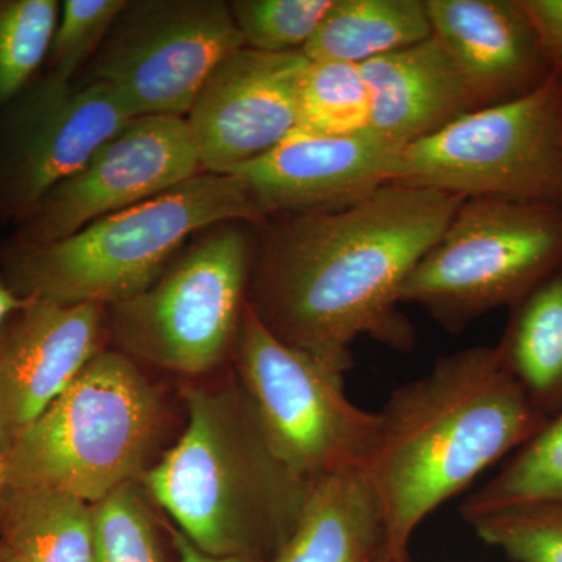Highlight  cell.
<instances>
[{"label": "cell", "mask_w": 562, "mask_h": 562, "mask_svg": "<svg viewBox=\"0 0 562 562\" xmlns=\"http://www.w3.org/2000/svg\"><path fill=\"white\" fill-rule=\"evenodd\" d=\"M462 201L390 183L339 209L265 217L247 305L281 341L342 373L361 336L409 351L416 331L401 308L403 283Z\"/></svg>", "instance_id": "cell-1"}, {"label": "cell", "mask_w": 562, "mask_h": 562, "mask_svg": "<svg viewBox=\"0 0 562 562\" xmlns=\"http://www.w3.org/2000/svg\"><path fill=\"white\" fill-rule=\"evenodd\" d=\"M366 465L384 516V552L408 562L419 525L442 503L503 462L542 427L495 346L438 358L384 403Z\"/></svg>", "instance_id": "cell-2"}, {"label": "cell", "mask_w": 562, "mask_h": 562, "mask_svg": "<svg viewBox=\"0 0 562 562\" xmlns=\"http://www.w3.org/2000/svg\"><path fill=\"white\" fill-rule=\"evenodd\" d=\"M187 425L139 483L177 530L214 557L271 561L312 482L269 442L233 369L183 390Z\"/></svg>", "instance_id": "cell-3"}, {"label": "cell", "mask_w": 562, "mask_h": 562, "mask_svg": "<svg viewBox=\"0 0 562 562\" xmlns=\"http://www.w3.org/2000/svg\"><path fill=\"white\" fill-rule=\"evenodd\" d=\"M238 177L202 172L58 241L0 244V276L24 299L113 306L147 290L199 233L265 220Z\"/></svg>", "instance_id": "cell-4"}, {"label": "cell", "mask_w": 562, "mask_h": 562, "mask_svg": "<svg viewBox=\"0 0 562 562\" xmlns=\"http://www.w3.org/2000/svg\"><path fill=\"white\" fill-rule=\"evenodd\" d=\"M169 424L160 384L120 350H102L5 452L9 487H46L95 503L139 482Z\"/></svg>", "instance_id": "cell-5"}, {"label": "cell", "mask_w": 562, "mask_h": 562, "mask_svg": "<svg viewBox=\"0 0 562 562\" xmlns=\"http://www.w3.org/2000/svg\"><path fill=\"white\" fill-rule=\"evenodd\" d=\"M254 250L250 222H222L195 235L147 290L109 306L113 349L190 382L231 369Z\"/></svg>", "instance_id": "cell-6"}, {"label": "cell", "mask_w": 562, "mask_h": 562, "mask_svg": "<svg viewBox=\"0 0 562 562\" xmlns=\"http://www.w3.org/2000/svg\"><path fill=\"white\" fill-rule=\"evenodd\" d=\"M561 266V205L464 199L403 283L401 302L461 333L484 314L514 308Z\"/></svg>", "instance_id": "cell-7"}, {"label": "cell", "mask_w": 562, "mask_h": 562, "mask_svg": "<svg viewBox=\"0 0 562 562\" xmlns=\"http://www.w3.org/2000/svg\"><path fill=\"white\" fill-rule=\"evenodd\" d=\"M394 183L562 206V76L403 147Z\"/></svg>", "instance_id": "cell-8"}, {"label": "cell", "mask_w": 562, "mask_h": 562, "mask_svg": "<svg viewBox=\"0 0 562 562\" xmlns=\"http://www.w3.org/2000/svg\"><path fill=\"white\" fill-rule=\"evenodd\" d=\"M232 369L277 454L308 480L366 469L380 432L344 391V373L273 336L246 306Z\"/></svg>", "instance_id": "cell-9"}, {"label": "cell", "mask_w": 562, "mask_h": 562, "mask_svg": "<svg viewBox=\"0 0 562 562\" xmlns=\"http://www.w3.org/2000/svg\"><path fill=\"white\" fill-rule=\"evenodd\" d=\"M244 47L224 0H127L81 81H102L132 117H187L213 70Z\"/></svg>", "instance_id": "cell-10"}, {"label": "cell", "mask_w": 562, "mask_h": 562, "mask_svg": "<svg viewBox=\"0 0 562 562\" xmlns=\"http://www.w3.org/2000/svg\"><path fill=\"white\" fill-rule=\"evenodd\" d=\"M133 120L102 81H61L43 70L0 109V222L20 225Z\"/></svg>", "instance_id": "cell-11"}, {"label": "cell", "mask_w": 562, "mask_h": 562, "mask_svg": "<svg viewBox=\"0 0 562 562\" xmlns=\"http://www.w3.org/2000/svg\"><path fill=\"white\" fill-rule=\"evenodd\" d=\"M202 172L184 117H133L79 171L47 192L9 241L20 246L58 241Z\"/></svg>", "instance_id": "cell-12"}, {"label": "cell", "mask_w": 562, "mask_h": 562, "mask_svg": "<svg viewBox=\"0 0 562 562\" xmlns=\"http://www.w3.org/2000/svg\"><path fill=\"white\" fill-rule=\"evenodd\" d=\"M306 63L241 47L213 70L184 117L203 172L232 173L299 131Z\"/></svg>", "instance_id": "cell-13"}, {"label": "cell", "mask_w": 562, "mask_h": 562, "mask_svg": "<svg viewBox=\"0 0 562 562\" xmlns=\"http://www.w3.org/2000/svg\"><path fill=\"white\" fill-rule=\"evenodd\" d=\"M109 342L99 303L29 299L0 335V449L5 453Z\"/></svg>", "instance_id": "cell-14"}, {"label": "cell", "mask_w": 562, "mask_h": 562, "mask_svg": "<svg viewBox=\"0 0 562 562\" xmlns=\"http://www.w3.org/2000/svg\"><path fill=\"white\" fill-rule=\"evenodd\" d=\"M402 144L380 133L295 132L232 172L265 216L316 213L349 205L394 183Z\"/></svg>", "instance_id": "cell-15"}, {"label": "cell", "mask_w": 562, "mask_h": 562, "mask_svg": "<svg viewBox=\"0 0 562 562\" xmlns=\"http://www.w3.org/2000/svg\"><path fill=\"white\" fill-rule=\"evenodd\" d=\"M427 9L480 109L522 98L552 76L519 0H427Z\"/></svg>", "instance_id": "cell-16"}, {"label": "cell", "mask_w": 562, "mask_h": 562, "mask_svg": "<svg viewBox=\"0 0 562 562\" xmlns=\"http://www.w3.org/2000/svg\"><path fill=\"white\" fill-rule=\"evenodd\" d=\"M371 92V131L408 146L435 135L479 102L435 35L361 65Z\"/></svg>", "instance_id": "cell-17"}, {"label": "cell", "mask_w": 562, "mask_h": 562, "mask_svg": "<svg viewBox=\"0 0 562 562\" xmlns=\"http://www.w3.org/2000/svg\"><path fill=\"white\" fill-rule=\"evenodd\" d=\"M384 536L368 472L349 469L314 480L297 525L269 562H373Z\"/></svg>", "instance_id": "cell-18"}, {"label": "cell", "mask_w": 562, "mask_h": 562, "mask_svg": "<svg viewBox=\"0 0 562 562\" xmlns=\"http://www.w3.org/2000/svg\"><path fill=\"white\" fill-rule=\"evenodd\" d=\"M509 312L495 349L532 408L550 419L562 409V266Z\"/></svg>", "instance_id": "cell-19"}, {"label": "cell", "mask_w": 562, "mask_h": 562, "mask_svg": "<svg viewBox=\"0 0 562 562\" xmlns=\"http://www.w3.org/2000/svg\"><path fill=\"white\" fill-rule=\"evenodd\" d=\"M94 520L83 498L46 487H7L0 543L24 562H92Z\"/></svg>", "instance_id": "cell-20"}, {"label": "cell", "mask_w": 562, "mask_h": 562, "mask_svg": "<svg viewBox=\"0 0 562 562\" xmlns=\"http://www.w3.org/2000/svg\"><path fill=\"white\" fill-rule=\"evenodd\" d=\"M431 36L427 0H333L302 52L308 60L361 66Z\"/></svg>", "instance_id": "cell-21"}, {"label": "cell", "mask_w": 562, "mask_h": 562, "mask_svg": "<svg viewBox=\"0 0 562 562\" xmlns=\"http://www.w3.org/2000/svg\"><path fill=\"white\" fill-rule=\"evenodd\" d=\"M532 502L562 503V409L509 454L501 471L465 497L460 513L464 517Z\"/></svg>", "instance_id": "cell-22"}, {"label": "cell", "mask_w": 562, "mask_h": 562, "mask_svg": "<svg viewBox=\"0 0 562 562\" xmlns=\"http://www.w3.org/2000/svg\"><path fill=\"white\" fill-rule=\"evenodd\" d=\"M371 125V92L360 65L308 60L301 83L297 132L350 135Z\"/></svg>", "instance_id": "cell-23"}, {"label": "cell", "mask_w": 562, "mask_h": 562, "mask_svg": "<svg viewBox=\"0 0 562 562\" xmlns=\"http://www.w3.org/2000/svg\"><path fill=\"white\" fill-rule=\"evenodd\" d=\"M60 3L58 0H0V109L43 70Z\"/></svg>", "instance_id": "cell-24"}, {"label": "cell", "mask_w": 562, "mask_h": 562, "mask_svg": "<svg viewBox=\"0 0 562 562\" xmlns=\"http://www.w3.org/2000/svg\"><path fill=\"white\" fill-rule=\"evenodd\" d=\"M139 482L92 503V562H165L157 517Z\"/></svg>", "instance_id": "cell-25"}, {"label": "cell", "mask_w": 562, "mask_h": 562, "mask_svg": "<svg viewBox=\"0 0 562 562\" xmlns=\"http://www.w3.org/2000/svg\"><path fill=\"white\" fill-rule=\"evenodd\" d=\"M462 519L513 562H562V503H517Z\"/></svg>", "instance_id": "cell-26"}, {"label": "cell", "mask_w": 562, "mask_h": 562, "mask_svg": "<svg viewBox=\"0 0 562 562\" xmlns=\"http://www.w3.org/2000/svg\"><path fill=\"white\" fill-rule=\"evenodd\" d=\"M331 3L333 0H232L228 5L244 47L288 54L303 50Z\"/></svg>", "instance_id": "cell-27"}, {"label": "cell", "mask_w": 562, "mask_h": 562, "mask_svg": "<svg viewBox=\"0 0 562 562\" xmlns=\"http://www.w3.org/2000/svg\"><path fill=\"white\" fill-rule=\"evenodd\" d=\"M127 0H63L43 72L76 81L101 49Z\"/></svg>", "instance_id": "cell-28"}, {"label": "cell", "mask_w": 562, "mask_h": 562, "mask_svg": "<svg viewBox=\"0 0 562 562\" xmlns=\"http://www.w3.org/2000/svg\"><path fill=\"white\" fill-rule=\"evenodd\" d=\"M543 57L562 76V0H519Z\"/></svg>", "instance_id": "cell-29"}, {"label": "cell", "mask_w": 562, "mask_h": 562, "mask_svg": "<svg viewBox=\"0 0 562 562\" xmlns=\"http://www.w3.org/2000/svg\"><path fill=\"white\" fill-rule=\"evenodd\" d=\"M166 528H168L172 546L176 547L177 557H179L177 562H268L250 557H214V554L202 552L194 543L188 541L177 528H173V525H168Z\"/></svg>", "instance_id": "cell-30"}, {"label": "cell", "mask_w": 562, "mask_h": 562, "mask_svg": "<svg viewBox=\"0 0 562 562\" xmlns=\"http://www.w3.org/2000/svg\"><path fill=\"white\" fill-rule=\"evenodd\" d=\"M27 302L29 299L18 295L0 276V335H2L3 328L9 324L11 317L24 308Z\"/></svg>", "instance_id": "cell-31"}, {"label": "cell", "mask_w": 562, "mask_h": 562, "mask_svg": "<svg viewBox=\"0 0 562 562\" xmlns=\"http://www.w3.org/2000/svg\"><path fill=\"white\" fill-rule=\"evenodd\" d=\"M7 487H9V484H7L5 453H3L2 449H0V503L3 501V495H5Z\"/></svg>", "instance_id": "cell-32"}, {"label": "cell", "mask_w": 562, "mask_h": 562, "mask_svg": "<svg viewBox=\"0 0 562 562\" xmlns=\"http://www.w3.org/2000/svg\"><path fill=\"white\" fill-rule=\"evenodd\" d=\"M0 562H24L21 561L20 558L16 557V554L11 553L9 549H7L5 546H2L0 543Z\"/></svg>", "instance_id": "cell-33"}, {"label": "cell", "mask_w": 562, "mask_h": 562, "mask_svg": "<svg viewBox=\"0 0 562 562\" xmlns=\"http://www.w3.org/2000/svg\"><path fill=\"white\" fill-rule=\"evenodd\" d=\"M373 562H395L392 561L390 557H387L386 552H384V549L382 552H380L379 557H376V560Z\"/></svg>", "instance_id": "cell-34"}]
</instances>
